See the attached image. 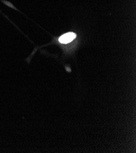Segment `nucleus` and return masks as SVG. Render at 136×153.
<instances>
[{
	"label": "nucleus",
	"instance_id": "obj_1",
	"mask_svg": "<svg viewBox=\"0 0 136 153\" xmlns=\"http://www.w3.org/2000/svg\"><path fill=\"white\" fill-rule=\"evenodd\" d=\"M76 37H77V35L74 33H68L62 35L59 39V41L61 43L66 44L71 42L73 40H74L75 38H76Z\"/></svg>",
	"mask_w": 136,
	"mask_h": 153
}]
</instances>
